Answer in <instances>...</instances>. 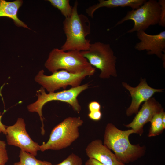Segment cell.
<instances>
[{"label":"cell","instance_id":"16","mask_svg":"<svg viewBox=\"0 0 165 165\" xmlns=\"http://www.w3.org/2000/svg\"><path fill=\"white\" fill-rule=\"evenodd\" d=\"M164 112L163 110L160 112L155 115L150 122L151 123L148 137L158 135L160 134L165 129L162 122V117Z\"/></svg>","mask_w":165,"mask_h":165},{"label":"cell","instance_id":"10","mask_svg":"<svg viewBox=\"0 0 165 165\" xmlns=\"http://www.w3.org/2000/svg\"><path fill=\"white\" fill-rule=\"evenodd\" d=\"M137 36L140 42L137 43L134 48L138 51L146 50L148 55H155L159 58L165 57V31L157 34L151 35L144 31L137 32Z\"/></svg>","mask_w":165,"mask_h":165},{"label":"cell","instance_id":"15","mask_svg":"<svg viewBox=\"0 0 165 165\" xmlns=\"http://www.w3.org/2000/svg\"><path fill=\"white\" fill-rule=\"evenodd\" d=\"M23 3V1L21 0L12 2L0 0V17H8L13 20L16 26L30 29L17 17L19 9L22 5Z\"/></svg>","mask_w":165,"mask_h":165},{"label":"cell","instance_id":"6","mask_svg":"<svg viewBox=\"0 0 165 165\" xmlns=\"http://www.w3.org/2000/svg\"><path fill=\"white\" fill-rule=\"evenodd\" d=\"M81 53L91 66L100 70V78L108 79L111 76H117V57L109 44L96 42L91 43L88 50L81 51Z\"/></svg>","mask_w":165,"mask_h":165},{"label":"cell","instance_id":"20","mask_svg":"<svg viewBox=\"0 0 165 165\" xmlns=\"http://www.w3.org/2000/svg\"><path fill=\"white\" fill-rule=\"evenodd\" d=\"M8 160L6 144L5 141L0 140V165H5Z\"/></svg>","mask_w":165,"mask_h":165},{"label":"cell","instance_id":"13","mask_svg":"<svg viewBox=\"0 0 165 165\" xmlns=\"http://www.w3.org/2000/svg\"><path fill=\"white\" fill-rule=\"evenodd\" d=\"M85 151L89 158L95 159L105 165H125L118 160L115 154L103 144L100 139L91 141L86 148Z\"/></svg>","mask_w":165,"mask_h":165},{"label":"cell","instance_id":"17","mask_svg":"<svg viewBox=\"0 0 165 165\" xmlns=\"http://www.w3.org/2000/svg\"><path fill=\"white\" fill-rule=\"evenodd\" d=\"M50 4L61 12L65 18L70 17L72 14L73 7L69 3V0H48Z\"/></svg>","mask_w":165,"mask_h":165},{"label":"cell","instance_id":"12","mask_svg":"<svg viewBox=\"0 0 165 165\" xmlns=\"http://www.w3.org/2000/svg\"><path fill=\"white\" fill-rule=\"evenodd\" d=\"M163 110L161 105L154 98H151L145 102L133 121L124 126L127 128H131L135 133L141 136L143 132L144 125L150 122L155 115Z\"/></svg>","mask_w":165,"mask_h":165},{"label":"cell","instance_id":"23","mask_svg":"<svg viewBox=\"0 0 165 165\" xmlns=\"http://www.w3.org/2000/svg\"><path fill=\"white\" fill-rule=\"evenodd\" d=\"M88 106L89 112L100 111L101 109L100 104L96 101L90 102Z\"/></svg>","mask_w":165,"mask_h":165},{"label":"cell","instance_id":"18","mask_svg":"<svg viewBox=\"0 0 165 165\" xmlns=\"http://www.w3.org/2000/svg\"><path fill=\"white\" fill-rule=\"evenodd\" d=\"M19 157L20 162L23 165H52L50 162L41 161L36 159L35 156L20 150Z\"/></svg>","mask_w":165,"mask_h":165},{"label":"cell","instance_id":"14","mask_svg":"<svg viewBox=\"0 0 165 165\" xmlns=\"http://www.w3.org/2000/svg\"><path fill=\"white\" fill-rule=\"evenodd\" d=\"M146 0H99V3L89 7L86 10L88 15L93 18L94 12L101 7L113 8L118 7H131L132 10L137 9L143 4Z\"/></svg>","mask_w":165,"mask_h":165},{"label":"cell","instance_id":"26","mask_svg":"<svg viewBox=\"0 0 165 165\" xmlns=\"http://www.w3.org/2000/svg\"><path fill=\"white\" fill-rule=\"evenodd\" d=\"M165 112L163 114L162 117V122L163 124V127L165 128Z\"/></svg>","mask_w":165,"mask_h":165},{"label":"cell","instance_id":"5","mask_svg":"<svg viewBox=\"0 0 165 165\" xmlns=\"http://www.w3.org/2000/svg\"><path fill=\"white\" fill-rule=\"evenodd\" d=\"M45 66L52 73L61 69L72 73H82L92 67L81 51H64L56 48L50 53Z\"/></svg>","mask_w":165,"mask_h":165},{"label":"cell","instance_id":"25","mask_svg":"<svg viewBox=\"0 0 165 165\" xmlns=\"http://www.w3.org/2000/svg\"><path fill=\"white\" fill-rule=\"evenodd\" d=\"M2 116L0 114V133H2L6 135V127L2 122Z\"/></svg>","mask_w":165,"mask_h":165},{"label":"cell","instance_id":"22","mask_svg":"<svg viewBox=\"0 0 165 165\" xmlns=\"http://www.w3.org/2000/svg\"><path fill=\"white\" fill-rule=\"evenodd\" d=\"M88 116L90 119L94 121H97L101 119L102 113L100 110L97 111L89 112Z\"/></svg>","mask_w":165,"mask_h":165},{"label":"cell","instance_id":"11","mask_svg":"<svg viewBox=\"0 0 165 165\" xmlns=\"http://www.w3.org/2000/svg\"><path fill=\"white\" fill-rule=\"evenodd\" d=\"M122 83L123 86L129 91L132 98L131 104L126 111V114L128 116L134 113L137 114L142 102L148 100L155 93L162 92L163 90L151 87L144 79H142L139 85L134 87L125 82Z\"/></svg>","mask_w":165,"mask_h":165},{"label":"cell","instance_id":"8","mask_svg":"<svg viewBox=\"0 0 165 165\" xmlns=\"http://www.w3.org/2000/svg\"><path fill=\"white\" fill-rule=\"evenodd\" d=\"M161 12V6L156 0H145L138 9L127 12L125 16L118 21L116 26L128 20H132L134 25L128 33L144 31L149 27L159 24Z\"/></svg>","mask_w":165,"mask_h":165},{"label":"cell","instance_id":"3","mask_svg":"<svg viewBox=\"0 0 165 165\" xmlns=\"http://www.w3.org/2000/svg\"><path fill=\"white\" fill-rule=\"evenodd\" d=\"M83 123L79 117L66 118L52 130L48 141L40 145V150H59L69 147L79 137V127Z\"/></svg>","mask_w":165,"mask_h":165},{"label":"cell","instance_id":"1","mask_svg":"<svg viewBox=\"0 0 165 165\" xmlns=\"http://www.w3.org/2000/svg\"><path fill=\"white\" fill-rule=\"evenodd\" d=\"M133 133H135L131 129L122 130L112 123L107 124L105 128L104 145L112 150L118 160L124 164L137 160L145 152V146L130 143L129 137Z\"/></svg>","mask_w":165,"mask_h":165},{"label":"cell","instance_id":"19","mask_svg":"<svg viewBox=\"0 0 165 165\" xmlns=\"http://www.w3.org/2000/svg\"><path fill=\"white\" fill-rule=\"evenodd\" d=\"M82 160L80 157L72 153L62 162L54 165H82Z\"/></svg>","mask_w":165,"mask_h":165},{"label":"cell","instance_id":"4","mask_svg":"<svg viewBox=\"0 0 165 165\" xmlns=\"http://www.w3.org/2000/svg\"><path fill=\"white\" fill-rule=\"evenodd\" d=\"M89 85L86 83L75 87H72L67 90L47 94L42 87L37 91L38 99L35 102L29 105L27 108L29 111L37 113L42 122V132H45L44 129L43 118L42 109L44 105L47 102L52 101H58L69 104L73 109L79 113L81 107L77 97L79 94L88 88Z\"/></svg>","mask_w":165,"mask_h":165},{"label":"cell","instance_id":"27","mask_svg":"<svg viewBox=\"0 0 165 165\" xmlns=\"http://www.w3.org/2000/svg\"><path fill=\"white\" fill-rule=\"evenodd\" d=\"M13 165H23L20 161L15 163Z\"/></svg>","mask_w":165,"mask_h":165},{"label":"cell","instance_id":"7","mask_svg":"<svg viewBox=\"0 0 165 165\" xmlns=\"http://www.w3.org/2000/svg\"><path fill=\"white\" fill-rule=\"evenodd\" d=\"M95 72L96 68L92 67L81 73H72L61 70L47 75L42 70L35 76V80L47 91L53 92L61 88L66 89L68 86L72 87L78 86L86 77L93 75Z\"/></svg>","mask_w":165,"mask_h":165},{"label":"cell","instance_id":"24","mask_svg":"<svg viewBox=\"0 0 165 165\" xmlns=\"http://www.w3.org/2000/svg\"><path fill=\"white\" fill-rule=\"evenodd\" d=\"M85 165H105L93 158H89L85 162Z\"/></svg>","mask_w":165,"mask_h":165},{"label":"cell","instance_id":"2","mask_svg":"<svg viewBox=\"0 0 165 165\" xmlns=\"http://www.w3.org/2000/svg\"><path fill=\"white\" fill-rule=\"evenodd\" d=\"M78 1H75L71 16L65 18L63 22L66 39L61 49L64 51L86 50L91 44L90 40L86 38L90 33V22L86 16L78 13Z\"/></svg>","mask_w":165,"mask_h":165},{"label":"cell","instance_id":"21","mask_svg":"<svg viewBox=\"0 0 165 165\" xmlns=\"http://www.w3.org/2000/svg\"><path fill=\"white\" fill-rule=\"evenodd\" d=\"M161 6V12L160 20L159 23L160 26H165V0H159L158 1Z\"/></svg>","mask_w":165,"mask_h":165},{"label":"cell","instance_id":"9","mask_svg":"<svg viewBox=\"0 0 165 165\" xmlns=\"http://www.w3.org/2000/svg\"><path fill=\"white\" fill-rule=\"evenodd\" d=\"M25 127L24 120L21 118H19L14 125L7 127L6 128L7 143L35 156L37 151L40 150V145L31 138Z\"/></svg>","mask_w":165,"mask_h":165}]
</instances>
